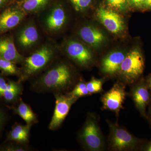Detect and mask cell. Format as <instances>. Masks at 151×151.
I'll list each match as a JSON object with an SVG mask.
<instances>
[{
  "mask_svg": "<svg viewBox=\"0 0 151 151\" xmlns=\"http://www.w3.org/2000/svg\"><path fill=\"white\" fill-rule=\"evenodd\" d=\"M78 82L72 67L67 62L57 59L35 77L30 89L37 93H65Z\"/></svg>",
  "mask_w": 151,
  "mask_h": 151,
  "instance_id": "obj_1",
  "label": "cell"
},
{
  "mask_svg": "<svg viewBox=\"0 0 151 151\" xmlns=\"http://www.w3.org/2000/svg\"><path fill=\"white\" fill-rule=\"evenodd\" d=\"M58 53L57 46L52 41L41 45L28 56L25 57L18 81L22 82L37 76L57 59Z\"/></svg>",
  "mask_w": 151,
  "mask_h": 151,
  "instance_id": "obj_2",
  "label": "cell"
},
{
  "mask_svg": "<svg viewBox=\"0 0 151 151\" xmlns=\"http://www.w3.org/2000/svg\"><path fill=\"white\" fill-rule=\"evenodd\" d=\"M14 29L13 36L16 46L24 56L29 55L41 45L40 31L33 19H25Z\"/></svg>",
  "mask_w": 151,
  "mask_h": 151,
  "instance_id": "obj_3",
  "label": "cell"
},
{
  "mask_svg": "<svg viewBox=\"0 0 151 151\" xmlns=\"http://www.w3.org/2000/svg\"><path fill=\"white\" fill-rule=\"evenodd\" d=\"M78 138L86 150L100 151L105 148V138L100 129L98 119L94 113L87 114L86 121L78 133Z\"/></svg>",
  "mask_w": 151,
  "mask_h": 151,
  "instance_id": "obj_4",
  "label": "cell"
},
{
  "mask_svg": "<svg viewBox=\"0 0 151 151\" xmlns=\"http://www.w3.org/2000/svg\"><path fill=\"white\" fill-rule=\"evenodd\" d=\"M45 11L39 14L40 25L48 35L57 36L63 31L68 22L67 11L62 5L56 4Z\"/></svg>",
  "mask_w": 151,
  "mask_h": 151,
  "instance_id": "obj_5",
  "label": "cell"
},
{
  "mask_svg": "<svg viewBox=\"0 0 151 151\" xmlns=\"http://www.w3.org/2000/svg\"><path fill=\"white\" fill-rule=\"evenodd\" d=\"M107 122L109 127L108 146L111 150L133 151L138 149L141 143L140 140L117 123L109 120Z\"/></svg>",
  "mask_w": 151,
  "mask_h": 151,
  "instance_id": "obj_6",
  "label": "cell"
},
{
  "mask_svg": "<svg viewBox=\"0 0 151 151\" xmlns=\"http://www.w3.org/2000/svg\"><path fill=\"white\" fill-rule=\"evenodd\" d=\"M145 69V60L139 47L130 50L122 62L119 73L124 83L132 84L141 77Z\"/></svg>",
  "mask_w": 151,
  "mask_h": 151,
  "instance_id": "obj_7",
  "label": "cell"
},
{
  "mask_svg": "<svg viewBox=\"0 0 151 151\" xmlns=\"http://www.w3.org/2000/svg\"><path fill=\"white\" fill-rule=\"evenodd\" d=\"M61 49L69 59L80 67H88L93 62L92 52L81 41L65 40L61 44Z\"/></svg>",
  "mask_w": 151,
  "mask_h": 151,
  "instance_id": "obj_8",
  "label": "cell"
},
{
  "mask_svg": "<svg viewBox=\"0 0 151 151\" xmlns=\"http://www.w3.org/2000/svg\"><path fill=\"white\" fill-rule=\"evenodd\" d=\"M55 97V107L48 128L52 131L59 129L69 113L72 105L78 99L65 93L54 94Z\"/></svg>",
  "mask_w": 151,
  "mask_h": 151,
  "instance_id": "obj_9",
  "label": "cell"
},
{
  "mask_svg": "<svg viewBox=\"0 0 151 151\" xmlns=\"http://www.w3.org/2000/svg\"><path fill=\"white\" fill-rule=\"evenodd\" d=\"M125 89L124 83L120 82L115 83L113 87L101 97L103 109L112 111L117 116H119L126 99Z\"/></svg>",
  "mask_w": 151,
  "mask_h": 151,
  "instance_id": "obj_10",
  "label": "cell"
},
{
  "mask_svg": "<svg viewBox=\"0 0 151 151\" xmlns=\"http://www.w3.org/2000/svg\"><path fill=\"white\" fill-rule=\"evenodd\" d=\"M27 15L19 6L6 9L0 14V35L16 28L24 20Z\"/></svg>",
  "mask_w": 151,
  "mask_h": 151,
  "instance_id": "obj_11",
  "label": "cell"
},
{
  "mask_svg": "<svg viewBox=\"0 0 151 151\" xmlns=\"http://www.w3.org/2000/svg\"><path fill=\"white\" fill-rule=\"evenodd\" d=\"M96 16L106 29L113 34L119 35L124 31V19L117 12L100 7L97 9Z\"/></svg>",
  "mask_w": 151,
  "mask_h": 151,
  "instance_id": "obj_12",
  "label": "cell"
},
{
  "mask_svg": "<svg viewBox=\"0 0 151 151\" xmlns=\"http://www.w3.org/2000/svg\"><path fill=\"white\" fill-rule=\"evenodd\" d=\"M5 76L0 73V101L15 104L22 94L23 86L20 81L10 80Z\"/></svg>",
  "mask_w": 151,
  "mask_h": 151,
  "instance_id": "obj_13",
  "label": "cell"
},
{
  "mask_svg": "<svg viewBox=\"0 0 151 151\" xmlns=\"http://www.w3.org/2000/svg\"><path fill=\"white\" fill-rule=\"evenodd\" d=\"M25 57L18 50L13 35H4L0 36V57L21 64Z\"/></svg>",
  "mask_w": 151,
  "mask_h": 151,
  "instance_id": "obj_14",
  "label": "cell"
},
{
  "mask_svg": "<svg viewBox=\"0 0 151 151\" xmlns=\"http://www.w3.org/2000/svg\"><path fill=\"white\" fill-rule=\"evenodd\" d=\"M149 88L145 82L141 81L132 86L131 96L135 106L141 115L146 116V108L150 101Z\"/></svg>",
  "mask_w": 151,
  "mask_h": 151,
  "instance_id": "obj_15",
  "label": "cell"
},
{
  "mask_svg": "<svg viewBox=\"0 0 151 151\" xmlns=\"http://www.w3.org/2000/svg\"><path fill=\"white\" fill-rule=\"evenodd\" d=\"M78 35L84 43L92 47H99L106 40L105 35L100 29L89 24L79 28Z\"/></svg>",
  "mask_w": 151,
  "mask_h": 151,
  "instance_id": "obj_16",
  "label": "cell"
},
{
  "mask_svg": "<svg viewBox=\"0 0 151 151\" xmlns=\"http://www.w3.org/2000/svg\"><path fill=\"white\" fill-rule=\"evenodd\" d=\"M126 55L122 51H114L106 55L101 63V70L103 73L110 75L119 73Z\"/></svg>",
  "mask_w": 151,
  "mask_h": 151,
  "instance_id": "obj_17",
  "label": "cell"
},
{
  "mask_svg": "<svg viewBox=\"0 0 151 151\" xmlns=\"http://www.w3.org/2000/svg\"><path fill=\"white\" fill-rule=\"evenodd\" d=\"M32 126L15 123L8 134L6 142H14L28 145L29 142L30 131Z\"/></svg>",
  "mask_w": 151,
  "mask_h": 151,
  "instance_id": "obj_18",
  "label": "cell"
},
{
  "mask_svg": "<svg viewBox=\"0 0 151 151\" xmlns=\"http://www.w3.org/2000/svg\"><path fill=\"white\" fill-rule=\"evenodd\" d=\"M8 108L13 111L14 114L18 115L27 124L32 126L38 122L37 115L32 111L29 105L25 103L20 97L16 106H12Z\"/></svg>",
  "mask_w": 151,
  "mask_h": 151,
  "instance_id": "obj_19",
  "label": "cell"
},
{
  "mask_svg": "<svg viewBox=\"0 0 151 151\" xmlns=\"http://www.w3.org/2000/svg\"><path fill=\"white\" fill-rule=\"evenodd\" d=\"M49 0H24L19 6L27 15L39 13L46 9Z\"/></svg>",
  "mask_w": 151,
  "mask_h": 151,
  "instance_id": "obj_20",
  "label": "cell"
},
{
  "mask_svg": "<svg viewBox=\"0 0 151 151\" xmlns=\"http://www.w3.org/2000/svg\"><path fill=\"white\" fill-rule=\"evenodd\" d=\"M17 63L0 57V70L4 75L16 76L19 77L21 75L20 68Z\"/></svg>",
  "mask_w": 151,
  "mask_h": 151,
  "instance_id": "obj_21",
  "label": "cell"
},
{
  "mask_svg": "<svg viewBox=\"0 0 151 151\" xmlns=\"http://www.w3.org/2000/svg\"><path fill=\"white\" fill-rule=\"evenodd\" d=\"M67 93L77 99L80 97L90 95L86 87V82L83 81H78L73 87V89Z\"/></svg>",
  "mask_w": 151,
  "mask_h": 151,
  "instance_id": "obj_22",
  "label": "cell"
},
{
  "mask_svg": "<svg viewBox=\"0 0 151 151\" xmlns=\"http://www.w3.org/2000/svg\"><path fill=\"white\" fill-rule=\"evenodd\" d=\"M104 81L103 79H98L93 77L90 81L86 82V87L90 95L100 93L103 91Z\"/></svg>",
  "mask_w": 151,
  "mask_h": 151,
  "instance_id": "obj_23",
  "label": "cell"
},
{
  "mask_svg": "<svg viewBox=\"0 0 151 151\" xmlns=\"http://www.w3.org/2000/svg\"><path fill=\"white\" fill-rule=\"evenodd\" d=\"M14 142L6 143L0 147V151H27L30 150L27 145L20 144L16 142Z\"/></svg>",
  "mask_w": 151,
  "mask_h": 151,
  "instance_id": "obj_24",
  "label": "cell"
},
{
  "mask_svg": "<svg viewBox=\"0 0 151 151\" xmlns=\"http://www.w3.org/2000/svg\"><path fill=\"white\" fill-rule=\"evenodd\" d=\"M107 5L115 10L123 11L127 9V0H105Z\"/></svg>",
  "mask_w": 151,
  "mask_h": 151,
  "instance_id": "obj_25",
  "label": "cell"
},
{
  "mask_svg": "<svg viewBox=\"0 0 151 151\" xmlns=\"http://www.w3.org/2000/svg\"><path fill=\"white\" fill-rule=\"evenodd\" d=\"M77 12H84L91 4L92 0H69Z\"/></svg>",
  "mask_w": 151,
  "mask_h": 151,
  "instance_id": "obj_26",
  "label": "cell"
},
{
  "mask_svg": "<svg viewBox=\"0 0 151 151\" xmlns=\"http://www.w3.org/2000/svg\"><path fill=\"white\" fill-rule=\"evenodd\" d=\"M7 119V116L5 111L0 107V137L1 135Z\"/></svg>",
  "mask_w": 151,
  "mask_h": 151,
  "instance_id": "obj_27",
  "label": "cell"
},
{
  "mask_svg": "<svg viewBox=\"0 0 151 151\" xmlns=\"http://www.w3.org/2000/svg\"><path fill=\"white\" fill-rule=\"evenodd\" d=\"M128 4L137 9L142 10L145 0H127Z\"/></svg>",
  "mask_w": 151,
  "mask_h": 151,
  "instance_id": "obj_28",
  "label": "cell"
},
{
  "mask_svg": "<svg viewBox=\"0 0 151 151\" xmlns=\"http://www.w3.org/2000/svg\"><path fill=\"white\" fill-rule=\"evenodd\" d=\"M143 10H151V0H145Z\"/></svg>",
  "mask_w": 151,
  "mask_h": 151,
  "instance_id": "obj_29",
  "label": "cell"
},
{
  "mask_svg": "<svg viewBox=\"0 0 151 151\" xmlns=\"http://www.w3.org/2000/svg\"><path fill=\"white\" fill-rule=\"evenodd\" d=\"M143 150L145 151H151V140L143 147Z\"/></svg>",
  "mask_w": 151,
  "mask_h": 151,
  "instance_id": "obj_30",
  "label": "cell"
},
{
  "mask_svg": "<svg viewBox=\"0 0 151 151\" xmlns=\"http://www.w3.org/2000/svg\"><path fill=\"white\" fill-rule=\"evenodd\" d=\"M9 0H0V9L5 7L8 3Z\"/></svg>",
  "mask_w": 151,
  "mask_h": 151,
  "instance_id": "obj_31",
  "label": "cell"
},
{
  "mask_svg": "<svg viewBox=\"0 0 151 151\" xmlns=\"http://www.w3.org/2000/svg\"><path fill=\"white\" fill-rule=\"evenodd\" d=\"M149 89L151 90V75L149 76L146 82Z\"/></svg>",
  "mask_w": 151,
  "mask_h": 151,
  "instance_id": "obj_32",
  "label": "cell"
},
{
  "mask_svg": "<svg viewBox=\"0 0 151 151\" xmlns=\"http://www.w3.org/2000/svg\"><path fill=\"white\" fill-rule=\"evenodd\" d=\"M149 118L151 122V105L150 106V110H149Z\"/></svg>",
  "mask_w": 151,
  "mask_h": 151,
  "instance_id": "obj_33",
  "label": "cell"
}]
</instances>
